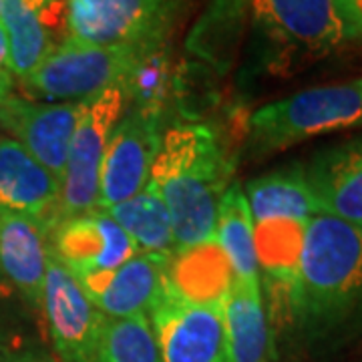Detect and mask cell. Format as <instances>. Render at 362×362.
I'll return each mask as SVG.
<instances>
[{
    "label": "cell",
    "mask_w": 362,
    "mask_h": 362,
    "mask_svg": "<svg viewBox=\"0 0 362 362\" xmlns=\"http://www.w3.org/2000/svg\"><path fill=\"white\" fill-rule=\"evenodd\" d=\"M288 330L320 352L362 338V228L310 218Z\"/></svg>",
    "instance_id": "obj_1"
},
{
    "label": "cell",
    "mask_w": 362,
    "mask_h": 362,
    "mask_svg": "<svg viewBox=\"0 0 362 362\" xmlns=\"http://www.w3.org/2000/svg\"><path fill=\"white\" fill-rule=\"evenodd\" d=\"M230 180V157L209 125L175 123L163 131L149 181L168 206L175 246L216 238L218 207Z\"/></svg>",
    "instance_id": "obj_2"
},
{
    "label": "cell",
    "mask_w": 362,
    "mask_h": 362,
    "mask_svg": "<svg viewBox=\"0 0 362 362\" xmlns=\"http://www.w3.org/2000/svg\"><path fill=\"white\" fill-rule=\"evenodd\" d=\"M258 65L294 75L330 57L352 37L337 0H252Z\"/></svg>",
    "instance_id": "obj_3"
},
{
    "label": "cell",
    "mask_w": 362,
    "mask_h": 362,
    "mask_svg": "<svg viewBox=\"0 0 362 362\" xmlns=\"http://www.w3.org/2000/svg\"><path fill=\"white\" fill-rule=\"evenodd\" d=\"M362 127V77L312 87L256 109L246 125V156L252 161L332 131Z\"/></svg>",
    "instance_id": "obj_4"
},
{
    "label": "cell",
    "mask_w": 362,
    "mask_h": 362,
    "mask_svg": "<svg viewBox=\"0 0 362 362\" xmlns=\"http://www.w3.org/2000/svg\"><path fill=\"white\" fill-rule=\"evenodd\" d=\"M157 51L161 49L97 47L69 37L18 83L33 101L87 103L105 90L131 83Z\"/></svg>",
    "instance_id": "obj_5"
},
{
    "label": "cell",
    "mask_w": 362,
    "mask_h": 362,
    "mask_svg": "<svg viewBox=\"0 0 362 362\" xmlns=\"http://www.w3.org/2000/svg\"><path fill=\"white\" fill-rule=\"evenodd\" d=\"M131 103L129 83L105 90L87 101L66 157L59 221L99 209V187L105 153L119 119ZM52 232V230H51Z\"/></svg>",
    "instance_id": "obj_6"
},
{
    "label": "cell",
    "mask_w": 362,
    "mask_h": 362,
    "mask_svg": "<svg viewBox=\"0 0 362 362\" xmlns=\"http://www.w3.org/2000/svg\"><path fill=\"white\" fill-rule=\"evenodd\" d=\"M69 37L97 47L161 49L181 0H66Z\"/></svg>",
    "instance_id": "obj_7"
},
{
    "label": "cell",
    "mask_w": 362,
    "mask_h": 362,
    "mask_svg": "<svg viewBox=\"0 0 362 362\" xmlns=\"http://www.w3.org/2000/svg\"><path fill=\"white\" fill-rule=\"evenodd\" d=\"M161 117V109L129 103L119 119L101 169L99 209L131 199L149 183L163 137Z\"/></svg>",
    "instance_id": "obj_8"
},
{
    "label": "cell",
    "mask_w": 362,
    "mask_h": 362,
    "mask_svg": "<svg viewBox=\"0 0 362 362\" xmlns=\"http://www.w3.org/2000/svg\"><path fill=\"white\" fill-rule=\"evenodd\" d=\"M40 310L61 362H93L109 318L85 296L77 278L52 252Z\"/></svg>",
    "instance_id": "obj_9"
},
{
    "label": "cell",
    "mask_w": 362,
    "mask_h": 362,
    "mask_svg": "<svg viewBox=\"0 0 362 362\" xmlns=\"http://www.w3.org/2000/svg\"><path fill=\"white\" fill-rule=\"evenodd\" d=\"M163 362H233L220 312L163 290L147 314Z\"/></svg>",
    "instance_id": "obj_10"
},
{
    "label": "cell",
    "mask_w": 362,
    "mask_h": 362,
    "mask_svg": "<svg viewBox=\"0 0 362 362\" xmlns=\"http://www.w3.org/2000/svg\"><path fill=\"white\" fill-rule=\"evenodd\" d=\"M85 103H47L8 97L0 105V127L63 185L66 157Z\"/></svg>",
    "instance_id": "obj_11"
},
{
    "label": "cell",
    "mask_w": 362,
    "mask_h": 362,
    "mask_svg": "<svg viewBox=\"0 0 362 362\" xmlns=\"http://www.w3.org/2000/svg\"><path fill=\"white\" fill-rule=\"evenodd\" d=\"M51 252L73 276L115 270L141 250L107 211L97 209L52 228Z\"/></svg>",
    "instance_id": "obj_12"
},
{
    "label": "cell",
    "mask_w": 362,
    "mask_h": 362,
    "mask_svg": "<svg viewBox=\"0 0 362 362\" xmlns=\"http://www.w3.org/2000/svg\"><path fill=\"white\" fill-rule=\"evenodd\" d=\"M169 254L139 252L115 270L75 276L85 296L107 318L147 316L163 290Z\"/></svg>",
    "instance_id": "obj_13"
},
{
    "label": "cell",
    "mask_w": 362,
    "mask_h": 362,
    "mask_svg": "<svg viewBox=\"0 0 362 362\" xmlns=\"http://www.w3.org/2000/svg\"><path fill=\"white\" fill-rule=\"evenodd\" d=\"M0 23L8 37L11 66L18 81L69 39L66 0H2Z\"/></svg>",
    "instance_id": "obj_14"
},
{
    "label": "cell",
    "mask_w": 362,
    "mask_h": 362,
    "mask_svg": "<svg viewBox=\"0 0 362 362\" xmlns=\"http://www.w3.org/2000/svg\"><path fill=\"white\" fill-rule=\"evenodd\" d=\"M63 185L18 141L0 135V211L23 214L49 232L59 221Z\"/></svg>",
    "instance_id": "obj_15"
},
{
    "label": "cell",
    "mask_w": 362,
    "mask_h": 362,
    "mask_svg": "<svg viewBox=\"0 0 362 362\" xmlns=\"http://www.w3.org/2000/svg\"><path fill=\"white\" fill-rule=\"evenodd\" d=\"M306 177L322 216L362 228V135L316 151Z\"/></svg>",
    "instance_id": "obj_16"
},
{
    "label": "cell",
    "mask_w": 362,
    "mask_h": 362,
    "mask_svg": "<svg viewBox=\"0 0 362 362\" xmlns=\"http://www.w3.org/2000/svg\"><path fill=\"white\" fill-rule=\"evenodd\" d=\"M51 232L23 214L0 211V272L33 308L42 306Z\"/></svg>",
    "instance_id": "obj_17"
},
{
    "label": "cell",
    "mask_w": 362,
    "mask_h": 362,
    "mask_svg": "<svg viewBox=\"0 0 362 362\" xmlns=\"http://www.w3.org/2000/svg\"><path fill=\"white\" fill-rule=\"evenodd\" d=\"M232 284V266L216 238L194 246L175 247L168 256L165 286L189 304L221 314Z\"/></svg>",
    "instance_id": "obj_18"
},
{
    "label": "cell",
    "mask_w": 362,
    "mask_h": 362,
    "mask_svg": "<svg viewBox=\"0 0 362 362\" xmlns=\"http://www.w3.org/2000/svg\"><path fill=\"white\" fill-rule=\"evenodd\" d=\"M221 320L233 362H272L276 358L258 280L246 282L233 278L230 296L221 308Z\"/></svg>",
    "instance_id": "obj_19"
},
{
    "label": "cell",
    "mask_w": 362,
    "mask_h": 362,
    "mask_svg": "<svg viewBox=\"0 0 362 362\" xmlns=\"http://www.w3.org/2000/svg\"><path fill=\"white\" fill-rule=\"evenodd\" d=\"M254 223L272 218L310 220L320 216L306 177V163H288L247 181L244 189Z\"/></svg>",
    "instance_id": "obj_20"
},
{
    "label": "cell",
    "mask_w": 362,
    "mask_h": 362,
    "mask_svg": "<svg viewBox=\"0 0 362 362\" xmlns=\"http://www.w3.org/2000/svg\"><path fill=\"white\" fill-rule=\"evenodd\" d=\"M216 242L220 244L230 262L235 280L259 282L254 218L247 206L242 183L232 181L221 195L216 221Z\"/></svg>",
    "instance_id": "obj_21"
},
{
    "label": "cell",
    "mask_w": 362,
    "mask_h": 362,
    "mask_svg": "<svg viewBox=\"0 0 362 362\" xmlns=\"http://www.w3.org/2000/svg\"><path fill=\"white\" fill-rule=\"evenodd\" d=\"M103 211H107L129 233L131 240L141 252L171 254L177 247L169 209L151 181L131 199H125Z\"/></svg>",
    "instance_id": "obj_22"
},
{
    "label": "cell",
    "mask_w": 362,
    "mask_h": 362,
    "mask_svg": "<svg viewBox=\"0 0 362 362\" xmlns=\"http://www.w3.org/2000/svg\"><path fill=\"white\" fill-rule=\"evenodd\" d=\"M93 362H163L149 318H109Z\"/></svg>",
    "instance_id": "obj_23"
},
{
    "label": "cell",
    "mask_w": 362,
    "mask_h": 362,
    "mask_svg": "<svg viewBox=\"0 0 362 362\" xmlns=\"http://www.w3.org/2000/svg\"><path fill=\"white\" fill-rule=\"evenodd\" d=\"M14 95V73L11 66V51H8V37L0 23V105Z\"/></svg>",
    "instance_id": "obj_24"
},
{
    "label": "cell",
    "mask_w": 362,
    "mask_h": 362,
    "mask_svg": "<svg viewBox=\"0 0 362 362\" xmlns=\"http://www.w3.org/2000/svg\"><path fill=\"white\" fill-rule=\"evenodd\" d=\"M352 37L362 39V0H337Z\"/></svg>",
    "instance_id": "obj_25"
},
{
    "label": "cell",
    "mask_w": 362,
    "mask_h": 362,
    "mask_svg": "<svg viewBox=\"0 0 362 362\" xmlns=\"http://www.w3.org/2000/svg\"><path fill=\"white\" fill-rule=\"evenodd\" d=\"M0 362H6V361H4V356H2V354H0Z\"/></svg>",
    "instance_id": "obj_26"
},
{
    "label": "cell",
    "mask_w": 362,
    "mask_h": 362,
    "mask_svg": "<svg viewBox=\"0 0 362 362\" xmlns=\"http://www.w3.org/2000/svg\"><path fill=\"white\" fill-rule=\"evenodd\" d=\"M0 8H2V0H0Z\"/></svg>",
    "instance_id": "obj_27"
},
{
    "label": "cell",
    "mask_w": 362,
    "mask_h": 362,
    "mask_svg": "<svg viewBox=\"0 0 362 362\" xmlns=\"http://www.w3.org/2000/svg\"><path fill=\"white\" fill-rule=\"evenodd\" d=\"M361 362H362V361H361Z\"/></svg>",
    "instance_id": "obj_28"
}]
</instances>
